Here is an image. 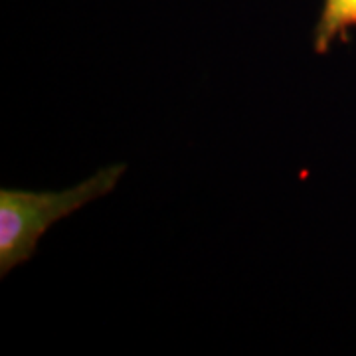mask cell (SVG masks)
I'll return each mask as SVG.
<instances>
[{"label":"cell","mask_w":356,"mask_h":356,"mask_svg":"<svg viewBox=\"0 0 356 356\" xmlns=\"http://www.w3.org/2000/svg\"><path fill=\"white\" fill-rule=\"evenodd\" d=\"M350 28H356V0H323L313 28V50L327 54L337 40H348Z\"/></svg>","instance_id":"7a4b0ae2"},{"label":"cell","mask_w":356,"mask_h":356,"mask_svg":"<svg viewBox=\"0 0 356 356\" xmlns=\"http://www.w3.org/2000/svg\"><path fill=\"white\" fill-rule=\"evenodd\" d=\"M125 175V165L102 168L93 177L60 192L0 191V275L36 254L40 238L70 214L113 192Z\"/></svg>","instance_id":"6da1fadb"}]
</instances>
